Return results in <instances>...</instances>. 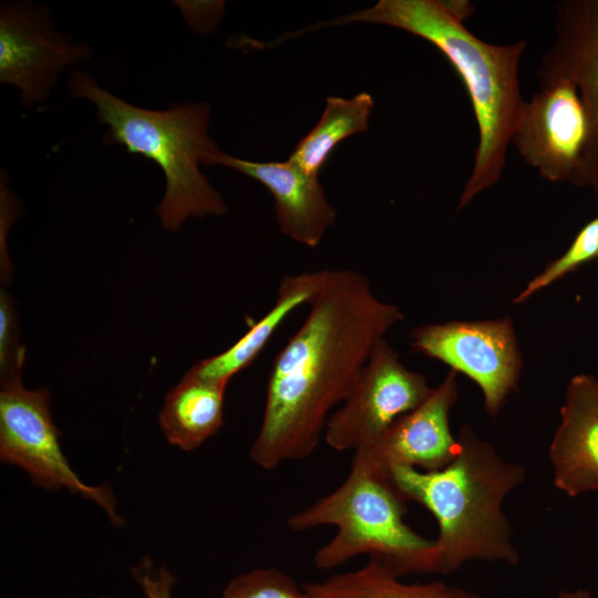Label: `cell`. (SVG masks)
Masks as SVG:
<instances>
[{
	"mask_svg": "<svg viewBox=\"0 0 598 598\" xmlns=\"http://www.w3.org/2000/svg\"><path fill=\"white\" fill-rule=\"evenodd\" d=\"M406 502L390 474L352 462L338 488L289 516L287 525L293 532L337 527L336 535L313 555L319 569L336 568L364 555L399 578L441 573L435 540L421 536L404 520Z\"/></svg>",
	"mask_w": 598,
	"mask_h": 598,
	"instance_id": "obj_5",
	"label": "cell"
},
{
	"mask_svg": "<svg viewBox=\"0 0 598 598\" xmlns=\"http://www.w3.org/2000/svg\"><path fill=\"white\" fill-rule=\"evenodd\" d=\"M372 109L373 99L365 92L351 99L329 96L318 123L297 144L288 161L305 173L318 176L340 142L368 130Z\"/></svg>",
	"mask_w": 598,
	"mask_h": 598,
	"instance_id": "obj_18",
	"label": "cell"
},
{
	"mask_svg": "<svg viewBox=\"0 0 598 598\" xmlns=\"http://www.w3.org/2000/svg\"><path fill=\"white\" fill-rule=\"evenodd\" d=\"M456 437L457 455L446 467L423 472L399 466L389 472L390 478L405 501L434 516L441 574L480 559L516 565L519 554L502 505L525 480V467L504 460L468 425Z\"/></svg>",
	"mask_w": 598,
	"mask_h": 598,
	"instance_id": "obj_3",
	"label": "cell"
},
{
	"mask_svg": "<svg viewBox=\"0 0 598 598\" xmlns=\"http://www.w3.org/2000/svg\"><path fill=\"white\" fill-rule=\"evenodd\" d=\"M410 344L473 380L491 416L499 413L518 385L523 358L509 317L422 324L411 331Z\"/></svg>",
	"mask_w": 598,
	"mask_h": 598,
	"instance_id": "obj_8",
	"label": "cell"
},
{
	"mask_svg": "<svg viewBox=\"0 0 598 598\" xmlns=\"http://www.w3.org/2000/svg\"><path fill=\"white\" fill-rule=\"evenodd\" d=\"M221 598H310L291 577L276 568H256L233 578Z\"/></svg>",
	"mask_w": 598,
	"mask_h": 598,
	"instance_id": "obj_20",
	"label": "cell"
},
{
	"mask_svg": "<svg viewBox=\"0 0 598 598\" xmlns=\"http://www.w3.org/2000/svg\"><path fill=\"white\" fill-rule=\"evenodd\" d=\"M25 358L18 342V323L13 301L7 291H0V378L1 381L21 375Z\"/></svg>",
	"mask_w": 598,
	"mask_h": 598,
	"instance_id": "obj_21",
	"label": "cell"
},
{
	"mask_svg": "<svg viewBox=\"0 0 598 598\" xmlns=\"http://www.w3.org/2000/svg\"><path fill=\"white\" fill-rule=\"evenodd\" d=\"M173 577L167 573H162L156 580L144 577L143 586L148 598H172L171 589Z\"/></svg>",
	"mask_w": 598,
	"mask_h": 598,
	"instance_id": "obj_22",
	"label": "cell"
},
{
	"mask_svg": "<svg viewBox=\"0 0 598 598\" xmlns=\"http://www.w3.org/2000/svg\"><path fill=\"white\" fill-rule=\"evenodd\" d=\"M204 164L234 168L262 184L274 197L280 231L301 245L317 247L336 221V209L318 176L305 173L290 161L252 162L217 148Z\"/></svg>",
	"mask_w": 598,
	"mask_h": 598,
	"instance_id": "obj_12",
	"label": "cell"
},
{
	"mask_svg": "<svg viewBox=\"0 0 598 598\" xmlns=\"http://www.w3.org/2000/svg\"><path fill=\"white\" fill-rule=\"evenodd\" d=\"M303 589L310 598H482L441 581L405 584L370 560L357 570L305 584Z\"/></svg>",
	"mask_w": 598,
	"mask_h": 598,
	"instance_id": "obj_17",
	"label": "cell"
},
{
	"mask_svg": "<svg viewBox=\"0 0 598 598\" xmlns=\"http://www.w3.org/2000/svg\"><path fill=\"white\" fill-rule=\"evenodd\" d=\"M555 41L542 63L567 73L578 87L588 125L587 186L598 200V0L556 4Z\"/></svg>",
	"mask_w": 598,
	"mask_h": 598,
	"instance_id": "obj_13",
	"label": "cell"
},
{
	"mask_svg": "<svg viewBox=\"0 0 598 598\" xmlns=\"http://www.w3.org/2000/svg\"><path fill=\"white\" fill-rule=\"evenodd\" d=\"M539 91L526 102L511 143L546 181L587 186L589 125L574 80L540 63Z\"/></svg>",
	"mask_w": 598,
	"mask_h": 598,
	"instance_id": "obj_7",
	"label": "cell"
},
{
	"mask_svg": "<svg viewBox=\"0 0 598 598\" xmlns=\"http://www.w3.org/2000/svg\"><path fill=\"white\" fill-rule=\"evenodd\" d=\"M431 390L425 377L408 369L383 338L371 351L349 395L330 415L324 440L336 451L354 452L369 445L419 406Z\"/></svg>",
	"mask_w": 598,
	"mask_h": 598,
	"instance_id": "obj_9",
	"label": "cell"
},
{
	"mask_svg": "<svg viewBox=\"0 0 598 598\" xmlns=\"http://www.w3.org/2000/svg\"><path fill=\"white\" fill-rule=\"evenodd\" d=\"M60 432L50 412V393L45 388L27 389L21 375L1 381L0 457L24 470L32 482L43 488H65L95 502L114 525L123 518L107 486H91L81 481L70 466L60 445Z\"/></svg>",
	"mask_w": 598,
	"mask_h": 598,
	"instance_id": "obj_6",
	"label": "cell"
},
{
	"mask_svg": "<svg viewBox=\"0 0 598 598\" xmlns=\"http://www.w3.org/2000/svg\"><path fill=\"white\" fill-rule=\"evenodd\" d=\"M553 598H592L591 594L586 589H575L560 591L556 597Z\"/></svg>",
	"mask_w": 598,
	"mask_h": 598,
	"instance_id": "obj_23",
	"label": "cell"
},
{
	"mask_svg": "<svg viewBox=\"0 0 598 598\" xmlns=\"http://www.w3.org/2000/svg\"><path fill=\"white\" fill-rule=\"evenodd\" d=\"M69 93L90 101L106 138L159 166L165 176L164 196L156 208L162 226L177 230L190 217L224 215L226 204L202 174L199 165L217 150L208 135L206 103H186L168 110L135 106L112 94L84 71H73Z\"/></svg>",
	"mask_w": 598,
	"mask_h": 598,
	"instance_id": "obj_4",
	"label": "cell"
},
{
	"mask_svg": "<svg viewBox=\"0 0 598 598\" xmlns=\"http://www.w3.org/2000/svg\"><path fill=\"white\" fill-rule=\"evenodd\" d=\"M322 270L306 271L281 279L272 308L225 351L195 362L189 369L206 380L228 384L229 380L249 367L268 341L297 308L308 305L315 293Z\"/></svg>",
	"mask_w": 598,
	"mask_h": 598,
	"instance_id": "obj_15",
	"label": "cell"
},
{
	"mask_svg": "<svg viewBox=\"0 0 598 598\" xmlns=\"http://www.w3.org/2000/svg\"><path fill=\"white\" fill-rule=\"evenodd\" d=\"M559 413L548 448L555 486L569 497L598 492V379L574 375Z\"/></svg>",
	"mask_w": 598,
	"mask_h": 598,
	"instance_id": "obj_14",
	"label": "cell"
},
{
	"mask_svg": "<svg viewBox=\"0 0 598 598\" xmlns=\"http://www.w3.org/2000/svg\"><path fill=\"white\" fill-rule=\"evenodd\" d=\"M309 313L274 359L258 434L250 447L264 470L308 457L354 386L374 346L403 312L380 300L354 270H322Z\"/></svg>",
	"mask_w": 598,
	"mask_h": 598,
	"instance_id": "obj_1",
	"label": "cell"
},
{
	"mask_svg": "<svg viewBox=\"0 0 598 598\" xmlns=\"http://www.w3.org/2000/svg\"><path fill=\"white\" fill-rule=\"evenodd\" d=\"M91 51L55 31L39 6L4 2L0 9V81L18 89L21 103L47 101L60 75Z\"/></svg>",
	"mask_w": 598,
	"mask_h": 598,
	"instance_id": "obj_10",
	"label": "cell"
},
{
	"mask_svg": "<svg viewBox=\"0 0 598 598\" xmlns=\"http://www.w3.org/2000/svg\"><path fill=\"white\" fill-rule=\"evenodd\" d=\"M456 375L450 370L419 406L399 417L374 442L354 451L352 462L385 474L399 466L434 472L451 464L458 451L450 427L458 394Z\"/></svg>",
	"mask_w": 598,
	"mask_h": 598,
	"instance_id": "obj_11",
	"label": "cell"
},
{
	"mask_svg": "<svg viewBox=\"0 0 598 598\" xmlns=\"http://www.w3.org/2000/svg\"><path fill=\"white\" fill-rule=\"evenodd\" d=\"M227 384L206 380L188 370L165 396L159 425L166 440L193 451L223 424Z\"/></svg>",
	"mask_w": 598,
	"mask_h": 598,
	"instance_id": "obj_16",
	"label": "cell"
},
{
	"mask_svg": "<svg viewBox=\"0 0 598 598\" xmlns=\"http://www.w3.org/2000/svg\"><path fill=\"white\" fill-rule=\"evenodd\" d=\"M598 258V215L585 224L577 233L567 250L534 277L514 298L519 305L532 296L553 285L585 264Z\"/></svg>",
	"mask_w": 598,
	"mask_h": 598,
	"instance_id": "obj_19",
	"label": "cell"
},
{
	"mask_svg": "<svg viewBox=\"0 0 598 598\" xmlns=\"http://www.w3.org/2000/svg\"><path fill=\"white\" fill-rule=\"evenodd\" d=\"M353 22L389 25L422 38L441 51L461 76L478 128L474 165L458 207L468 205L503 173L508 145L526 104L518 82L525 41L486 43L439 0H380L317 29Z\"/></svg>",
	"mask_w": 598,
	"mask_h": 598,
	"instance_id": "obj_2",
	"label": "cell"
}]
</instances>
